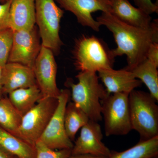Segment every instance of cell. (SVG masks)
<instances>
[{
	"instance_id": "6da1fadb",
	"label": "cell",
	"mask_w": 158,
	"mask_h": 158,
	"mask_svg": "<svg viewBox=\"0 0 158 158\" xmlns=\"http://www.w3.org/2000/svg\"><path fill=\"white\" fill-rule=\"evenodd\" d=\"M96 20L112 32L117 47L111 50V55L114 59L126 55L127 65L124 69L127 70H131L145 60L150 46L158 42V19L152 21L147 29L127 24L110 12H102Z\"/></svg>"
},
{
	"instance_id": "7a4b0ae2",
	"label": "cell",
	"mask_w": 158,
	"mask_h": 158,
	"mask_svg": "<svg viewBox=\"0 0 158 158\" xmlns=\"http://www.w3.org/2000/svg\"><path fill=\"white\" fill-rule=\"evenodd\" d=\"M76 78L78 81L77 84L69 79L65 83L71 89L73 102L85 112L90 120L102 121L101 101L110 94L99 83L96 73L80 72Z\"/></svg>"
},
{
	"instance_id": "3957f363",
	"label": "cell",
	"mask_w": 158,
	"mask_h": 158,
	"mask_svg": "<svg viewBox=\"0 0 158 158\" xmlns=\"http://www.w3.org/2000/svg\"><path fill=\"white\" fill-rule=\"evenodd\" d=\"M149 93L132 90L129 94L130 118L132 130L140 135L139 141L158 137V106Z\"/></svg>"
},
{
	"instance_id": "277c9868",
	"label": "cell",
	"mask_w": 158,
	"mask_h": 158,
	"mask_svg": "<svg viewBox=\"0 0 158 158\" xmlns=\"http://www.w3.org/2000/svg\"><path fill=\"white\" fill-rule=\"evenodd\" d=\"M74 64L80 72L96 73L113 68L111 50L94 36L83 35L77 40L73 51Z\"/></svg>"
},
{
	"instance_id": "5b68a950",
	"label": "cell",
	"mask_w": 158,
	"mask_h": 158,
	"mask_svg": "<svg viewBox=\"0 0 158 158\" xmlns=\"http://www.w3.org/2000/svg\"><path fill=\"white\" fill-rule=\"evenodd\" d=\"M35 21L41 45L57 55L63 44L59 31L64 11L57 6L55 0H35Z\"/></svg>"
},
{
	"instance_id": "8992f818",
	"label": "cell",
	"mask_w": 158,
	"mask_h": 158,
	"mask_svg": "<svg viewBox=\"0 0 158 158\" xmlns=\"http://www.w3.org/2000/svg\"><path fill=\"white\" fill-rule=\"evenodd\" d=\"M58 98L43 97L23 116L21 123L14 135L35 146L58 106Z\"/></svg>"
},
{
	"instance_id": "52a82bcc",
	"label": "cell",
	"mask_w": 158,
	"mask_h": 158,
	"mask_svg": "<svg viewBox=\"0 0 158 158\" xmlns=\"http://www.w3.org/2000/svg\"><path fill=\"white\" fill-rule=\"evenodd\" d=\"M129 94L125 93L112 94L101 101L106 136L125 135L132 130Z\"/></svg>"
},
{
	"instance_id": "ba28073f",
	"label": "cell",
	"mask_w": 158,
	"mask_h": 158,
	"mask_svg": "<svg viewBox=\"0 0 158 158\" xmlns=\"http://www.w3.org/2000/svg\"><path fill=\"white\" fill-rule=\"evenodd\" d=\"M70 90H60L58 106L39 141L54 150L72 149L73 141L66 134L64 124V113L70 97Z\"/></svg>"
},
{
	"instance_id": "9c48e42d",
	"label": "cell",
	"mask_w": 158,
	"mask_h": 158,
	"mask_svg": "<svg viewBox=\"0 0 158 158\" xmlns=\"http://www.w3.org/2000/svg\"><path fill=\"white\" fill-rule=\"evenodd\" d=\"M36 26L28 31H13L8 62L20 63L34 68L41 44Z\"/></svg>"
},
{
	"instance_id": "30bf717a",
	"label": "cell",
	"mask_w": 158,
	"mask_h": 158,
	"mask_svg": "<svg viewBox=\"0 0 158 158\" xmlns=\"http://www.w3.org/2000/svg\"><path fill=\"white\" fill-rule=\"evenodd\" d=\"M33 70L36 83L43 97L58 98L60 90L57 87V65L52 51L41 45Z\"/></svg>"
},
{
	"instance_id": "8fae6325",
	"label": "cell",
	"mask_w": 158,
	"mask_h": 158,
	"mask_svg": "<svg viewBox=\"0 0 158 158\" xmlns=\"http://www.w3.org/2000/svg\"><path fill=\"white\" fill-rule=\"evenodd\" d=\"M103 138L101 127L98 122L89 120L81 128L80 136L72 148V155L89 154L108 157L111 150L102 142Z\"/></svg>"
},
{
	"instance_id": "7c38bea8",
	"label": "cell",
	"mask_w": 158,
	"mask_h": 158,
	"mask_svg": "<svg viewBox=\"0 0 158 158\" xmlns=\"http://www.w3.org/2000/svg\"><path fill=\"white\" fill-rule=\"evenodd\" d=\"M62 9L73 13L81 25L90 27L96 32L100 31V24L91 14L95 11L110 12L108 0H55Z\"/></svg>"
},
{
	"instance_id": "4fadbf2b",
	"label": "cell",
	"mask_w": 158,
	"mask_h": 158,
	"mask_svg": "<svg viewBox=\"0 0 158 158\" xmlns=\"http://www.w3.org/2000/svg\"><path fill=\"white\" fill-rule=\"evenodd\" d=\"M3 94L19 88L37 85L33 69L26 65L8 62L2 71Z\"/></svg>"
},
{
	"instance_id": "5bb4252c",
	"label": "cell",
	"mask_w": 158,
	"mask_h": 158,
	"mask_svg": "<svg viewBox=\"0 0 158 158\" xmlns=\"http://www.w3.org/2000/svg\"><path fill=\"white\" fill-rule=\"evenodd\" d=\"M98 73L99 79L101 80L109 94H130L142 84L141 81L135 77L131 71L125 69H102Z\"/></svg>"
},
{
	"instance_id": "9a60e30c",
	"label": "cell",
	"mask_w": 158,
	"mask_h": 158,
	"mask_svg": "<svg viewBox=\"0 0 158 158\" xmlns=\"http://www.w3.org/2000/svg\"><path fill=\"white\" fill-rule=\"evenodd\" d=\"M110 5V13L127 24L144 29L148 28L152 24L150 15L134 7L128 0H116Z\"/></svg>"
},
{
	"instance_id": "2e32d148",
	"label": "cell",
	"mask_w": 158,
	"mask_h": 158,
	"mask_svg": "<svg viewBox=\"0 0 158 158\" xmlns=\"http://www.w3.org/2000/svg\"><path fill=\"white\" fill-rule=\"evenodd\" d=\"M9 23L13 31L33 29L36 24L35 0H13L9 11Z\"/></svg>"
},
{
	"instance_id": "e0dca14e",
	"label": "cell",
	"mask_w": 158,
	"mask_h": 158,
	"mask_svg": "<svg viewBox=\"0 0 158 158\" xmlns=\"http://www.w3.org/2000/svg\"><path fill=\"white\" fill-rule=\"evenodd\" d=\"M0 147L19 158H35V146L14 135L0 127Z\"/></svg>"
},
{
	"instance_id": "ac0fdd59",
	"label": "cell",
	"mask_w": 158,
	"mask_h": 158,
	"mask_svg": "<svg viewBox=\"0 0 158 158\" xmlns=\"http://www.w3.org/2000/svg\"><path fill=\"white\" fill-rule=\"evenodd\" d=\"M8 94L11 103L22 116L34 107L43 97L37 85L29 88L16 89Z\"/></svg>"
},
{
	"instance_id": "d6986e66",
	"label": "cell",
	"mask_w": 158,
	"mask_h": 158,
	"mask_svg": "<svg viewBox=\"0 0 158 158\" xmlns=\"http://www.w3.org/2000/svg\"><path fill=\"white\" fill-rule=\"evenodd\" d=\"M158 67L146 59L131 69L136 78L144 83L153 98L158 101Z\"/></svg>"
},
{
	"instance_id": "ffe728a7",
	"label": "cell",
	"mask_w": 158,
	"mask_h": 158,
	"mask_svg": "<svg viewBox=\"0 0 158 158\" xmlns=\"http://www.w3.org/2000/svg\"><path fill=\"white\" fill-rule=\"evenodd\" d=\"M158 155V137L139 141L133 147L122 152L111 151L108 158H152Z\"/></svg>"
},
{
	"instance_id": "44dd1931",
	"label": "cell",
	"mask_w": 158,
	"mask_h": 158,
	"mask_svg": "<svg viewBox=\"0 0 158 158\" xmlns=\"http://www.w3.org/2000/svg\"><path fill=\"white\" fill-rule=\"evenodd\" d=\"M85 112L73 102L67 103L64 113V124L66 134L72 141H74L78 131L89 121Z\"/></svg>"
},
{
	"instance_id": "7402d4cb",
	"label": "cell",
	"mask_w": 158,
	"mask_h": 158,
	"mask_svg": "<svg viewBox=\"0 0 158 158\" xmlns=\"http://www.w3.org/2000/svg\"><path fill=\"white\" fill-rule=\"evenodd\" d=\"M23 116L11 103L9 98H0V127L15 135Z\"/></svg>"
},
{
	"instance_id": "603a6c76",
	"label": "cell",
	"mask_w": 158,
	"mask_h": 158,
	"mask_svg": "<svg viewBox=\"0 0 158 158\" xmlns=\"http://www.w3.org/2000/svg\"><path fill=\"white\" fill-rule=\"evenodd\" d=\"M13 31L6 29L0 32V67H3L8 62L11 51Z\"/></svg>"
},
{
	"instance_id": "cb8c5ba5",
	"label": "cell",
	"mask_w": 158,
	"mask_h": 158,
	"mask_svg": "<svg viewBox=\"0 0 158 158\" xmlns=\"http://www.w3.org/2000/svg\"><path fill=\"white\" fill-rule=\"evenodd\" d=\"M35 158H70L71 149L54 150L46 146L39 140L35 144Z\"/></svg>"
},
{
	"instance_id": "d4e9b609",
	"label": "cell",
	"mask_w": 158,
	"mask_h": 158,
	"mask_svg": "<svg viewBox=\"0 0 158 158\" xmlns=\"http://www.w3.org/2000/svg\"><path fill=\"white\" fill-rule=\"evenodd\" d=\"M13 0H8L0 4V32L10 28L9 23V11Z\"/></svg>"
},
{
	"instance_id": "484cf974",
	"label": "cell",
	"mask_w": 158,
	"mask_h": 158,
	"mask_svg": "<svg viewBox=\"0 0 158 158\" xmlns=\"http://www.w3.org/2000/svg\"><path fill=\"white\" fill-rule=\"evenodd\" d=\"M136 6L147 14L158 13V3H153L152 0H133Z\"/></svg>"
},
{
	"instance_id": "4316f807",
	"label": "cell",
	"mask_w": 158,
	"mask_h": 158,
	"mask_svg": "<svg viewBox=\"0 0 158 158\" xmlns=\"http://www.w3.org/2000/svg\"><path fill=\"white\" fill-rule=\"evenodd\" d=\"M146 59L158 67V42L153 43L150 46Z\"/></svg>"
},
{
	"instance_id": "83f0119b",
	"label": "cell",
	"mask_w": 158,
	"mask_h": 158,
	"mask_svg": "<svg viewBox=\"0 0 158 158\" xmlns=\"http://www.w3.org/2000/svg\"><path fill=\"white\" fill-rule=\"evenodd\" d=\"M107 157L98 156L89 154L78 155H71L70 158H108Z\"/></svg>"
},
{
	"instance_id": "f1b7e54d",
	"label": "cell",
	"mask_w": 158,
	"mask_h": 158,
	"mask_svg": "<svg viewBox=\"0 0 158 158\" xmlns=\"http://www.w3.org/2000/svg\"><path fill=\"white\" fill-rule=\"evenodd\" d=\"M12 155L0 147V158H11Z\"/></svg>"
},
{
	"instance_id": "f546056e",
	"label": "cell",
	"mask_w": 158,
	"mask_h": 158,
	"mask_svg": "<svg viewBox=\"0 0 158 158\" xmlns=\"http://www.w3.org/2000/svg\"><path fill=\"white\" fill-rule=\"evenodd\" d=\"M3 67H0V98L2 97L3 93L2 82V71Z\"/></svg>"
},
{
	"instance_id": "4dcf8cb0",
	"label": "cell",
	"mask_w": 158,
	"mask_h": 158,
	"mask_svg": "<svg viewBox=\"0 0 158 158\" xmlns=\"http://www.w3.org/2000/svg\"><path fill=\"white\" fill-rule=\"evenodd\" d=\"M7 1H8V0H0V2L2 3H4L6 2Z\"/></svg>"
},
{
	"instance_id": "1f68e13d",
	"label": "cell",
	"mask_w": 158,
	"mask_h": 158,
	"mask_svg": "<svg viewBox=\"0 0 158 158\" xmlns=\"http://www.w3.org/2000/svg\"><path fill=\"white\" fill-rule=\"evenodd\" d=\"M108 1H109V2L110 3L111 2H113V1H116V0H108Z\"/></svg>"
},
{
	"instance_id": "d6a6232c",
	"label": "cell",
	"mask_w": 158,
	"mask_h": 158,
	"mask_svg": "<svg viewBox=\"0 0 158 158\" xmlns=\"http://www.w3.org/2000/svg\"><path fill=\"white\" fill-rule=\"evenodd\" d=\"M11 158H19L15 156H12L11 157Z\"/></svg>"
},
{
	"instance_id": "836d02e7",
	"label": "cell",
	"mask_w": 158,
	"mask_h": 158,
	"mask_svg": "<svg viewBox=\"0 0 158 158\" xmlns=\"http://www.w3.org/2000/svg\"><path fill=\"white\" fill-rule=\"evenodd\" d=\"M152 158H158V155L156 156L153 157Z\"/></svg>"
}]
</instances>
